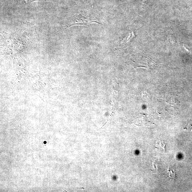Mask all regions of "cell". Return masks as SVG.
<instances>
[{
    "instance_id": "1",
    "label": "cell",
    "mask_w": 192,
    "mask_h": 192,
    "mask_svg": "<svg viewBox=\"0 0 192 192\" xmlns=\"http://www.w3.org/2000/svg\"><path fill=\"white\" fill-rule=\"evenodd\" d=\"M93 23L92 21L89 20L85 18L84 15L78 14V15L73 16L72 19L70 21L69 24L67 26V28L76 25H88Z\"/></svg>"
}]
</instances>
